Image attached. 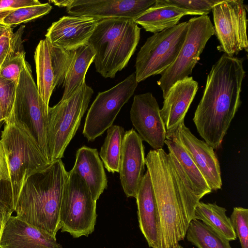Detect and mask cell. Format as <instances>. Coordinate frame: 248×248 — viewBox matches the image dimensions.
<instances>
[{
  "mask_svg": "<svg viewBox=\"0 0 248 248\" xmlns=\"http://www.w3.org/2000/svg\"><path fill=\"white\" fill-rule=\"evenodd\" d=\"M243 60L223 54L207 75L202 96L193 119L197 131L214 149H218L241 104L246 75Z\"/></svg>",
  "mask_w": 248,
  "mask_h": 248,
  "instance_id": "1",
  "label": "cell"
},
{
  "mask_svg": "<svg viewBox=\"0 0 248 248\" xmlns=\"http://www.w3.org/2000/svg\"><path fill=\"white\" fill-rule=\"evenodd\" d=\"M68 177L61 159L31 175L19 192L14 210L16 216L56 237L61 228V203Z\"/></svg>",
  "mask_w": 248,
  "mask_h": 248,
  "instance_id": "2",
  "label": "cell"
},
{
  "mask_svg": "<svg viewBox=\"0 0 248 248\" xmlns=\"http://www.w3.org/2000/svg\"><path fill=\"white\" fill-rule=\"evenodd\" d=\"M160 221L159 248H174L186 237L187 222L170 157L163 149L151 150L145 157Z\"/></svg>",
  "mask_w": 248,
  "mask_h": 248,
  "instance_id": "3",
  "label": "cell"
},
{
  "mask_svg": "<svg viewBox=\"0 0 248 248\" xmlns=\"http://www.w3.org/2000/svg\"><path fill=\"white\" fill-rule=\"evenodd\" d=\"M140 32L133 19L99 20L88 43L95 53L96 72L105 78H114L135 53Z\"/></svg>",
  "mask_w": 248,
  "mask_h": 248,
  "instance_id": "4",
  "label": "cell"
},
{
  "mask_svg": "<svg viewBox=\"0 0 248 248\" xmlns=\"http://www.w3.org/2000/svg\"><path fill=\"white\" fill-rule=\"evenodd\" d=\"M0 140L8 166L15 208L27 179L51 162L43 153L29 129L12 109L5 121Z\"/></svg>",
  "mask_w": 248,
  "mask_h": 248,
  "instance_id": "5",
  "label": "cell"
},
{
  "mask_svg": "<svg viewBox=\"0 0 248 248\" xmlns=\"http://www.w3.org/2000/svg\"><path fill=\"white\" fill-rule=\"evenodd\" d=\"M93 91L85 83L69 98L48 108L47 142L50 162L61 159L75 136Z\"/></svg>",
  "mask_w": 248,
  "mask_h": 248,
  "instance_id": "6",
  "label": "cell"
},
{
  "mask_svg": "<svg viewBox=\"0 0 248 248\" xmlns=\"http://www.w3.org/2000/svg\"><path fill=\"white\" fill-rule=\"evenodd\" d=\"M96 201L82 178L71 170L65 185L60 211L62 232L74 238L88 236L94 230Z\"/></svg>",
  "mask_w": 248,
  "mask_h": 248,
  "instance_id": "7",
  "label": "cell"
},
{
  "mask_svg": "<svg viewBox=\"0 0 248 248\" xmlns=\"http://www.w3.org/2000/svg\"><path fill=\"white\" fill-rule=\"evenodd\" d=\"M187 22L154 33L139 51L135 72L138 83L161 74L176 60L185 41Z\"/></svg>",
  "mask_w": 248,
  "mask_h": 248,
  "instance_id": "8",
  "label": "cell"
},
{
  "mask_svg": "<svg viewBox=\"0 0 248 248\" xmlns=\"http://www.w3.org/2000/svg\"><path fill=\"white\" fill-rule=\"evenodd\" d=\"M48 108L38 93L31 65L26 61L16 88L12 110L17 119L29 129L50 161L47 142Z\"/></svg>",
  "mask_w": 248,
  "mask_h": 248,
  "instance_id": "9",
  "label": "cell"
},
{
  "mask_svg": "<svg viewBox=\"0 0 248 248\" xmlns=\"http://www.w3.org/2000/svg\"><path fill=\"white\" fill-rule=\"evenodd\" d=\"M187 24L185 39L176 60L161 74L157 82L163 98L175 83L192 74L207 42L215 34L213 25L207 15L192 17Z\"/></svg>",
  "mask_w": 248,
  "mask_h": 248,
  "instance_id": "10",
  "label": "cell"
},
{
  "mask_svg": "<svg viewBox=\"0 0 248 248\" xmlns=\"http://www.w3.org/2000/svg\"><path fill=\"white\" fill-rule=\"evenodd\" d=\"M135 73L111 88L97 94L85 118L82 134L89 141L102 135L113 123L138 86Z\"/></svg>",
  "mask_w": 248,
  "mask_h": 248,
  "instance_id": "11",
  "label": "cell"
},
{
  "mask_svg": "<svg viewBox=\"0 0 248 248\" xmlns=\"http://www.w3.org/2000/svg\"><path fill=\"white\" fill-rule=\"evenodd\" d=\"M212 11L218 50L230 56L248 51L247 6L243 0H221Z\"/></svg>",
  "mask_w": 248,
  "mask_h": 248,
  "instance_id": "12",
  "label": "cell"
},
{
  "mask_svg": "<svg viewBox=\"0 0 248 248\" xmlns=\"http://www.w3.org/2000/svg\"><path fill=\"white\" fill-rule=\"evenodd\" d=\"M73 54L74 49L64 50L53 45L46 38L41 40L35 48L37 90L48 107L54 90L63 83Z\"/></svg>",
  "mask_w": 248,
  "mask_h": 248,
  "instance_id": "13",
  "label": "cell"
},
{
  "mask_svg": "<svg viewBox=\"0 0 248 248\" xmlns=\"http://www.w3.org/2000/svg\"><path fill=\"white\" fill-rule=\"evenodd\" d=\"M166 139L175 140L186 151L212 191L221 189L220 167L214 149L196 138L184 121L176 127L167 130Z\"/></svg>",
  "mask_w": 248,
  "mask_h": 248,
  "instance_id": "14",
  "label": "cell"
},
{
  "mask_svg": "<svg viewBox=\"0 0 248 248\" xmlns=\"http://www.w3.org/2000/svg\"><path fill=\"white\" fill-rule=\"evenodd\" d=\"M155 98L150 92L135 95L130 111V120L138 134L154 149H162L167 130Z\"/></svg>",
  "mask_w": 248,
  "mask_h": 248,
  "instance_id": "15",
  "label": "cell"
},
{
  "mask_svg": "<svg viewBox=\"0 0 248 248\" xmlns=\"http://www.w3.org/2000/svg\"><path fill=\"white\" fill-rule=\"evenodd\" d=\"M156 0H71L66 8L72 16L98 20L127 18L134 20L155 4Z\"/></svg>",
  "mask_w": 248,
  "mask_h": 248,
  "instance_id": "16",
  "label": "cell"
},
{
  "mask_svg": "<svg viewBox=\"0 0 248 248\" xmlns=\"http://www.w3.org/2000/svg\"><path fill=\"white\" fill-rule=\"evenodd\" d=\"M143 140L132 128L124 133L120 164V179L127 197L136 198L144 175Z\"/></svg>",
  "mask_w": 248,
  "mask_h": 248,
  "instance_id": "17",
  "label": "cell"
},
{
  "mask_svg": "<svg viewBox=\"0 0 248 248\" xmlns=\"http://www.w3.org/2000/svg\"><path fill=\"white\" fill-rule=\"evenodd\" d=\"M98 20L85 16H63L47 29L46 38L64 50L75 49L88 44Z\"/></svg>",
  "mask_w": 248,
  "mask_h": 248,
  "instance_id": "18",
  "label": "cell"
},
{
  "mask_svg": "<svg viewBox=\"0 0 248 248\" xmlns=\"http://www.w3.org/2000/svg\"><path fill=\"white\" fill-rule=\"evenodd\" d=\"M0 248H62L56 237L11 215L3 228Z\"/></svg>",
  "mask_w": 248,
  "mask_h": 248,
  "instance_id": "19",
  "label": "cell"
},
{
  "mask_svg": "<svg viewBox=\"0 0 248 248\" xmlns=\"http://www.w3.org/2000/svg\"><path fill=\"white\" fill-rule=\"evenodd\" d=\"M135 198L140 230L150 247L159 248L160 221L154 191L148 170L144 173Z\"/></svg>",
  "mask_w": 248,
  "mask_h": 248,
  "instance_id": "20",
  "label": "cell"
},
{
  "mask_svg": "<svg viewBox=\"0 0 248 248\" xmlns=\"http://www.w3.org/2000/svg\"><path fill=\"white\" fill-rule=\"evenodd\" d=\"M198 90L192 77L175 83L164 98L160 114L167 130L176 127L182 122Z\"/></svg>",
  "mask_w": 248,
  "mask_h": 248,
  "instance_id": "21",
  "label": "cell"
},
{
  "mask_svg": "<svg viewBox=\"0 0 248 248\" xmlns=\"http://www.w3.org/2000/svg\"><path fill=\"white\" fill-rule=\"evenodd\" d=\"M85 181L93 199L96 201L108 187L104 165L96 149L85 146L79 148L71 170Z\"/></svg>",
  "mask_w": 248,
  "mask_h": 248,
  "instance_id": "22",
  "label": "cell"
},
{
  "mask_svg": "<svg viewBox=\"0 0 248 248\" xmlns=\"http://www.w3.org/2000/svg\"><path fill=\"white\" fill-rule=\"evenodd\" d=\"M189 15L188 11L170 4L166 0H156L134 21L145 31L156 33L175 26L183 16Z\"/></svg>",
  "mask_w": 248,
  "mask_h": 248,
  "instance_id": "23",
  "label": "cell"
},
{
  "mask_svg": "<svg viewBox=\"0 0 248 248\" xmlns=\"http://www.w3.org/2000/svg\"><path fill=\"white\" fill-rule=\"evenodd\" d=\"M169 153L174 158L196 197L199 200L212 192L207 182L186 151L173 140L166 139Z\"/></svg>",
  "mask_w": 248,
  "mask_h": 248,
  "instance_id": "24",
  "label": "cell"
},
{
  "mask_svg": "<svg viewBox=\"0 0 248 248\" xmlns=\"http://www.w3.org/2000/svg\"><path fill=\"white\" fill-rule=\"evenodd\" d=\"M94 56V52L88 44L74 49L73 59L63 83L61 100L70 97L85 83L86 74Z\"/></svg>",
  "mask_w": 248,
  "mask_h": 248,
  "instance_id": "25",
  "label": "cell"
},
{
  "mask_svg": "<svg viewBox=\"0 0 248 248\" xmlns=\"http://www.w3.org/2000/svg\"><path fill=\"white\" fill-rule=\"evenodd\" d=\"M225 208L215 203L200 202L194 212V219L202 221L229 241L236 236L230 219L226 214Z\"/></svg>",
  "mask_w": 248,
  "mask_h": 248,
  "instance_id": "26",
  "label": "cell"
},
{
  "mask_svg": "<svg viewBox=\"0 0 248 248\" xmlns=\"http://www.w3.org/2000/svg\"><path fill=\"white\" fill-rule=\"evenodd\" d=\"M99 156L109 172L119 173L121 155L125 131L122 126L112 125L107 129Z\"/></svg>",
  "mask_w": 248,
  "mask_h": 248,
  "instance_id": "27",
  "label": "cell"
},
{
  "mask_svg": "<svg viewBox=\"0 0 248 248\" xmlns=\"http://www.w3.org/2000/svg\"><path fill=\"white\" fill-rule=\"evenodd\" d=\"M186 237L197 248H232L230 241L197 219L189 222Z\"/></svg>",
  "mask_w": 248,
  "mask_h": 248,
  "instance_id": "28",
  "label": "cell"
},
{
  "mask_svg": "<svg viewBox=\"0 0 248 248\" xmlns=\"http://www.w3.org/2000/svg\"><path fill=\"white\" fill-rule=\"evenodd\" d=\"M52 8L48 3L18 8L7 16L2 21V24L11 28L12 26L26 23L42 17L49 13Z\"/></svg>",
  "mask_w": 248,
  "mask_h": 248,
  "instance_id": "29",
  "label": "cell"
},
{
  "mask_svg": "<svg viewBox=\"0 0 248 248\" xmlns=\"http://www.w3.org/2000/svg\"><path fill=\"white\" fill-rule=\"evenodd\" d=\"M24 29L25 26L22 25L14 33L10 28L0 37V70L23 47L22 37Z\"/></svg>",
  "mask_w": 248,
  "mask_h": 248,
  "instance_id": "30",
  "label": "cell"
},
{
  "mask_svg": "<svg viewBox=\"0 0 248 248\" xmlns=\"http://www.w3.org/2000/svg\"><path fill=\"white\" fill-rule=\"evenodd\" d=\"M230 219L241 248H248V209L234 207Z\"/></svg>",
  "mask_w": 248,
  "mask_h": 248,
  "instance_id": "31",
  "label": "cell"
},
{
  "mask_svg": "<svg viewBox=\"0 0 248 248\" xmlns=\"http://www.w3.org/2000/svg\"><path fill=\"white\" fill-rule=\"evenodd\" d=\"M222 0H166L169 4L188 11L190 15H207Z\"/></svg>",
  "mask_w": 248,
  "mask_h": 248,
  "instance_id": "32",
  "label": "cell"
},
{
  "mask_svg": "<svg viewBox=\"0 0 248 248\" xmlns=\"http://www.w3.org/2000/svg\"><path fill=\"white\" fill-rule=\"evenodd\" d=\"M12 186L10 182H0V240L4 226L14 212Z\"/></svg>",
  "mask_w": 248,
  "mask_h": 248,
  "instance_id": "33",
  "label": "cell"
},
{
  "mask_svg": "<svg viewBox=\"0 0 248 248\" xmlns=\"http://www.w3.org/2000/svg\"><path fill=\"white\" fill-rule=\"evenodd\" d=\"M25 61V52L23 47L16 51L9 61L2 67L0 75L12 82L16 88Z\"/></svg>",
  "mask_w": 248,
  "mask_h": 248,
  "instance_id": "34",
  "label": "cell"
},
{
  "mask_svg": "<svg viewBox=\"0 0 248 248\" xmlns=\"http://www.w3.org/2000/svg\"><path fill=\"white\" fill-rule=\"evenodd\" d=\"M16 88L12 82L0 75V106L6 118L13 108Z\"/></svg>",
  "mask_w": 248,
  "mask_h": 248,
  "instance_id": "35",
  "label": "cell"
},
{
  "mask_svg": "<svg viewBox=\"0 0 248 248\" xmlns=\"http://www.w3.org/2000/svg\"><path fill=\"white\" fill-rule=\"evenodd\" d=\"M37 0H0V23L15 10L23 7L38 4Z\"/></svg>",
  "mask_w": 248,
  "mask_h": 248,
  "instance_id": "36",
  "label": "cell"
},
{
  "mask_svg": "<svg viewBox=\"0 0 248 248\" xmlns=\"http://www.w3.org/2000/svg\"><path fill=\"white\" fill-rule=\"evenodd\" d=\"M10 182L9 171L5 151L0 140V182Z\"/></svg>",
  "mask_w": 248,
  "mask_h": 248,
  "instance_id": "37",
  "label": "cell"
},
{
  "mask_svg": "<svg viewBox=\"0 0 248 248\" xmlns=\"http://www.w3.org/2000/svg\"><path fill=\"white\" fill-rule=\"evenodd\" d=\"M71 0H50V2L53 3L55 5L59 7H64L67 8L70 4Z\"/></svg>",
  "mask_w": 248,
  "mask_h": 248,
  "instance_id": "38",
  "label": "cell"
},
{
  "mask_svg": "<svg viewBox=\"0 0 248 248\" xmlns=\"http://www.w3.org/2000/svg\"><path fill=\"white\" fill-rule=\"evenodd\" d=\"M6 118L3 113V111L0 106V130L1 128L2 125L5 123Z\"/></svg>",
  "mask_w": 248,
  "mask_h": 248,
  "instance_id": "39",
  "label": "cell"
},
{
  "mask_svg": "<svg viewBox=\"0 0 248 248\" xmlns=\"http://www.w3.org/2000/svg\"><path fill=\"white\" fill-rule=\"evenodd\" d=\"M10 27L0 23V37L3 35Z\"/></svg>",
  "mask_w": 248,
  "mask_h": 248,
  "instance_id": "40",
  "label": "cell"
},
{
  "mask_svg": "<svg viewBox=\"0 0 248 248\" xmlns=\"http://www.w3.org/2000/svg\"><path fill=\"white\" fill-rule=\"evenodd\" d=\"M174 248H184L182 246H181L180 245H179V244H178L177 245H176L174 247Z\"/></svg>",
  "mask_w": 248,
  "mask_h": 248,
  "instance_id": "41",
  "label": "cell"
}]
</instances>
